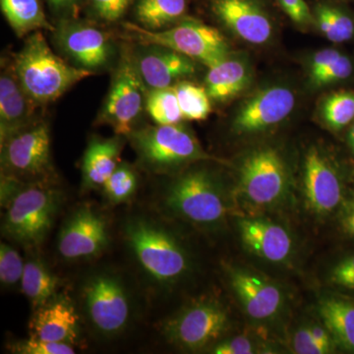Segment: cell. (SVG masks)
I'll return each instance as SVG.
<instances>
[{
  "instance_id": "obj_1",
  "label": "cell",
  "mask_w": 354,
  "mask_h": 354,
  "mask_svg": "<svg viewBox=\"0 0 354 354\" xmlns=\"http://www.w3.org/2000/svg\"><path fill=\"white\" fill-rule=\"evenodd\" d=\"M123 235L133 259L153 286L171 288L189 274L188 251L169 228L152 216H130Z\"/></svg>"
},
{
  "instance_id": "obj_2",
  "label": "cell",
  "mask_w": 354,
  "mask_h": 354,
  "mask_svg": "<svg viewBox=\"0 0 354 354\" xmlns=\"http://www.w3.org/2000/svg\"><path fill=\"white\" fill-rule=\"evenodd\" d=\"M19 82L39 106L62 97L93 72L70 64L53 53L43 32H32L12 60Z\"/></svg>"
},
{
  "instance_id": "obj_3",
  "label": "cell",
  "mask_w": 354,
  "mask_h": 354,
  "mask_svg": "<svg viewBox=\"0 0 354 354\" xmlns=\"http://www.w3.org/2000/svg\"><path fill=\"white\" fill-rule=\"evenodd\" d=\"M162 204L171 215L196 227L215 228L228 211L227 195L218 177L206 169H193L167 184Z\"/></svg>"
},
{
  "instance_id": "obj_4",
  "label": "cell",
  "mask_w": 354,
  "mask_h": 354,
  "mask_svg": "<svg viewBox=\"0 0 354 354\" xmlns=\"http://www.w3.org/2000/svg\"><path fill=\"white\" fill-rule=\"evenodd\" d=\"M64 195L53 183H26L6 207L2 235L28 248L41 245L55 225Z\"/></svg>"
},
{
  "instance_id": "obj_5",
  "label": "cell",
  "mask_w": 354,
  "mask_h": 354,
  "mask_svg": "<svg viewBox=\"0 0 354 354\" xmlns=\"http://www.w3.org/2000/svg\"><path fill=\"white\" fill-rule=\"evenodd\" d=\"M127 138L140 165L152 174H169L191 162L209 158L196 137L180 123L136 128Z\"/></svg>"
},
{
  "instance_id": "obj_6",
  "label": "cell",
  "mask_w": 354,
  "mask_h": 354,
  "mask_svg": "<svg viewBox=\"0 0 354 354\" xmlns=\"http://www.w3.org/2000/svg\"><path fill=\"white\" fill-rule=\"evenodd\" d=\"M80 298L88 323L102 337H118L131 322V295L121 277L113 272L91 274L81 286Z\"/></svg>"
},
{
  "instance_id": "obj_7",
  "label": "cell",
  "mask_w": 354,
  "mask_h": 354,
  "mask_svg": "<svg viewBox=\"0 0 354 354\" xmlns=\"http://www.w3.org/2000/svg\"><path fill=\"white\" fill-rule=\"evenodd\" d=\"M128 36L142 44H157L213 66L230 55L227 39L216 28L196 20H181L169 29L149 31L138 24L124 23Z\"/></svg>"
},
{
  "instance_id": "obj_8",
  "label": "cell",
  "mask_w": 354,
  "mask_h": 354,
  "mask_svg": "<svg viewBox=\"0 0 354 354\" xmlns=\"http://www.w3.org/2000/svg\"><path fill=\"white\" fill-rule=\"evenodd\" d=\"M148 88L140 76L132 48L124 46L111 79L106 101L97 115V124L108 125L115 135L127 137L136 129L144 109Z\"/></svg>"
},
{
  "instance_id": "obj_9",
  "label": "cell",
  "mask_w": 354,
  "mask_h": 354,
  "mask_svg": "<svg viewBox=\"0 0 354 354\" xmlns=\"http://www.w3.org/2000/svg\"><path fill=\"white\" fill-rule=\"evenodd\" d=\"M50 131L48 123L38 120L1 143L2 176L28 183H53Z\"/></svg>"
},
{
  "instance_id": "obj_10",
  "label": "cell",
  "mask_w": 354,
  "mask_h": 354,
  "mask_svg": "<svg viewBox=\"0 0 354 354\" xmlns=\"http://www.w3.org/2000/svg\"><path fill=\"white\" fill-rule=\"evenodd\" d=\"M227 310L214 298H201L186 305L162 327L171 344L187 351H200L218 341L228 327Z\"/></svg>"
},
{
  "instance_id": "obj_11",
  "label": "cell",
  "mask_w": 354,
  "mask_h": 354,
  "mask_svg": "<svg viewBox=\"0 0 354 354\" xmlns=\"http://www.w3.org/2000/svg\"><path fill=\"white\" fill-rule=\"evenodd\" d=\"M53 32L58 48L79 68L95 73L113 62L115 55L113 39L97 26L76 18L62 19Z\"/></svg>"
},
{
  "instance_id": "obj_12",
  "label": "cell",
  "mask_w": 354,
  "mask_h": 354,
  "mask_svg": "<svg viewBox=\"0 0 354 354\" xmlns=\"http://www.w3.org/2000/svg\"><path fill=\"white\" fill-rule=\"evenodd\" d=\"M288 186L285 162L271 148L249 153L239 167V188L247 202L254 206L277 204L286 196Z\"/></svg>"
},
{
  "instance_id": "obj_13",
  "label": "cell",
  "mask_w": 354,
  "mask_h": 354,
  "mask_svg": "<svg viewBox=\"0 0 354 354\" xmlns=\"http://www.w3.org/2000/svg\"><path fill=\"white\" fill-rule=\"evenodd\" d=\"M111 243L108 220L99 209L82 205L62 223L57 251L66 261H88L101 256Z\"/></svg>"
},
{
  "instance_id": "obj_14",
  "label": "cell",
  "mask_w": 354,
  "mask_h": 354,
  "mask_svg": "<svg viewBox=\"0 0 354 354\" xmlns=\"http://www.w3.org/2000/svg\"><path fill=\"white\" fill-rule=\"evenodd\" d=\"M133 57L148 90L171 88L196 72V62L181 53L157 46L138 44Z\"/></svg>"
},
{
  "instance_id": "obj_15",
  "label": "cell",
  "mask_w": 354,
  "mask_h": 354,
  "mask_svg": "<svg viewBox=\"0 0 354 354\" xmlns=\"http://www.w3.org/2000/svg\"><path fill=\"white\" fill-rule=\"evenodd\" d=\"M295 106V95L290 88H266L244 102L235 116L232 128L239 134L264 131L285 120Z\"/></svg>"
},
{
  "instance_id": "obj_16",
  "label": "cell",
  "mask_w": 354,
  "mask_h": 354,
  "mask_svg": "<svg viewBox=\"0 0 354 354\" xmlns=\"http://www.w3.org/2000/svg\"><path fill=\"white\" fill-rule=\"evenodd\" d=\"M228 281L247 315L266 321L278 315L283 307V293L279 286L257 272L243 268L228 270Z\"/></svg>"
},
{
  "instance_id": "obj_17",
  "label": "cell",
  "mask_w": 354,
  "mask_h": 354,
  "mask_svg": "<svg viewBox=\"0 0 354 354\" xmlns=\"http://www.w3.org/2000/svg\"><path fill=\"white\" fill-rule=\"evenodd\" d=\"M304 183L307 204L317 215H329L341 204L342 186L339 174L315 147L305 156Z\"/></svg>"
},
{
  "instance_id": "obj_18",
  "label": "cell",
  "mask_w": 354,
  "mask_h": 354,
  "mask_svg": "<svg viewBox=\"0 0 354 354\" xmlns=\"http://www.w3.org/2000/svg\"><path fill=\"white\" fill-rule=\"evenodd\" d=\"M39 104L19 82L12 62L2 59L0 74V143L38 120Z\"/></svg>"
},
{
  "instance_id": "obj_19",
  "label": "cell",
  "mask_w": 354,
  "mask_h": 354,
  "mask_svg": "<svg viewBox=\"0 0 354 354\" xmlns=\"http://www.w3.org/2000/svg\"><path fill=\"white\" fill-rule=\"evenodd\" d=\"M213 9L218 19L247 43L263 44L271 39V21L254 0H215Z\"/></svg>"
},
{
  "instance_id": "obj_20",
  "label": "cell",
  "mask_w": 354,
  "mask_h": 354,
  "mask_svg": "<svg viewBox=\"0 0 354 354\" xmlns=\"http://www.w3.org/2000/svg\"><path fill=\"white\" fill-rule=\"evenodd\" d=\"M244 245L268 262L283 263L293 250L292 237L283 225L259 218H242L237 223Z\"/></svg>"
},
{
  "instance_id": "obj_21",
  "label": "cell",
  "mask_w": 354,
  "mask_h": 354,
  "mask_svg": "<svg viewBox=\"0 0 354 354\" xmlns=\"http://www.w3.org/2000/svg\"><path fill=\"white\" fill-rule=\"evenodd\" d=\"M73 304L64 297L53 298L35 310L30 330L31 335L43 341L75 344L80 335V320Z\"/></svg>"
},
{
  "instance_id": "obj_22",
  "label": "cell",
  "mask_w": 354,
  "mask_h": 354,
  "mask_svg": "<svg viewBox=\"0 0 354 354\" xmlns=\"http://www.w3.org/2000/svg\"><path fill=\"white\" fill-rule=\"evenodd\" d=\"M124 136L115 135L111 138L93 137L88 142L82 160V189H102L109 176L121 162Z\"/></svg>"
},
{
  "instance_id": "obj_23",
  "label": "cell",
  "mask_w": 354,
  "mask_h": 354,
  "mask_svg": "<svg viewBox=\"0 0 354 354\" xmlns=\"http://www.w3.org/2000/svg\"><path fill=\"white\" fill-rule=\"evenodd\" d=\"M248 65L239 58L228 55L213 66L209 67L205 78V88L215 102H227L241 94L250 82Z\"/></svg>"
},
{
  "instance_id": "obj_24",
  "label": "cell",
  "mask_w": 354,
  "mask_h": 354,
  "mask_svg": "<svg viewBox=\"0 0 354 354\" xmlns=\"http://www.w3.org/2000/svg\"><path fill=\"white\" fill-rule=\"evenodd\" d=\"M20 286L32 309L37 310L57 297L60 279L43 260L30 258L25 261Z\"/></svg>"
},
{
  "instance_id": "obj_25",
  "label": "cell",
  "mask_w": 354,
  "mask_h": 354,
  "mask_svg": "<svg viewBox=\"0 0 354 354\" xmlns=\"http://www.w3.org/2000/svg\"><path fill=\"white\" fill-rule=\"evenodd\" d=\"M0 6L7 22L19 38L41 30H55L48 22L39 0H0Z\"/></svg>"
},
{
  "instance_id": "obj_26",
  "label": "cell",
  "mask_w": 354,
  "mask_h": 354,
  "mask_svg": "<svg viewBox=\"0 0 354 354\" xmlns=\"http://www.w3.org/2000/svg\"><path fill=\"white\" fill-rule=\"evenodd\" d=\"M186 9V0H137L134 14L144 29L162 31L180 22Z\"/></svg>"
},
{
  "instance_id": "obj_27",
  "label": "cell",
  "mask_w": 354,
  "mask_h": 354,
  "mask_svg": "<svg viewBox=\"0 0 354 354\" xmlns=\"http://www.w3.org/2000/svg\"><path fill=\"white\" fill-rule=\"evenodd\" d=\"M319 314L335 341L354 351V305L339 298H326L319 304Z\"/></svg>"
},
{
  "instance_id": "obj_28",
  "label": "cell",
  "mask_w": 354,
  "mask_h": 354,
  "mask_svg": "<svg viewBox=\"0 0 354 354\" xmlns=\"http://www.w3.org/2000/svg\"><path fill=\"white\" fill-rule=\"evenodd\" d=\"M146 111L156 124H179L184 120L174 88L148 90Z\"/></svg>"
},
{
  "instance_id": "obj_29",
  "label": "cell",
  "mask_w": 354,
  "mask_h": 354,
  "mask_svg": "<svg viewBox=\"0 0 354 354\" xmlns=\"http://www.w3.org/2000/svg\"><path fill=\"white\" fill-rule=\"evenodd\" d=\"M176 92L184 120H204L212 111L211 97L206 88L180 81L172 86Z\"/></svg>"
},
{
  "instance_id": "obj_30",
  "label": "cell",
  "mask_w": 354,
  "mask_h": 354,
  "mask_svg": "<svg viewBox=\"0 0 354 354\" xmlns=\"http://www.w3.org/2000/svg\"><path fill=\"white\" fill-rule=\"evenodd\" d=\"M137 188L136 171L131 165L121 160L101 190L109 204L120 205L130 201L136 194Z\"/></svg>"
},
{
  "instance_id": "obj_31",
  "label": "cell",
  "mask_w": 354,
  "mask_h": 354,
  "mask_svg": "<svg viewBox=\"0 0 354 354\" xmlns=\"http://www.w3.org/2000/svg\"><path fill=\"white\" fill-rule=\"evenodd\" d=\"M322 115L328 127L341 130L354 120V93L337 92L324 102Z\"/></svg>"
},
{
  "instance_id": "obj_32",
  "label": "cell",
  "mask_w": 354,
  "mask_h": 354,
  "mask_svg": "<svg viewBox=\"0 0 354 354\" xmlns=\"http://www.w3.org/2000/svg\"><path fill=\"white\" fill-rule=\"evenodd\" d=\"M25 261L14 247L6 242L0 245V281L3 288H11L21 285Z\"/></svg>"
},
{
  "instance_id": "obj_33",
  "label": "cell",
  "mask_w": 354,
  "mask_h": 354,
  "mask_svg": "<svg viewBox=\"0 0 354 354\" xmlns=\"http://www.w3.org/2000/svg\"><path fill=\"white\" fill-rule=\"evenodd\" d=\"M93 16L104 23L120 21L134 0H86Z\"/></svg>"
},
{
  "instance_id": "obj_34",
  "label": "cell",
  "mask_w": 354,
  "mask_h": 354,
  "mask_svg": "<svg viewBox=\"0 0 354 354\" xmlns=\"http://www.w3.org/2000/svg\"><path fill=\"white\" fill-rule=\"evenodd\" d=\"M11 351L20 354H73L75 348L72 344H58L43 341L36 337L15 342Z\"/></svg>"
},
{
  "instance_id": "obj_35",
  "label": "cell",
  "mask_w": 354,
  "mask_h": 354,
  "mask_svg": "<svg viewBox=\"0 0 354 354\" xmlns=\"http://www.w3.org/2000/svg\"><path fill=\"white\" fill-rule=\"evenodd\" d=\"M353 66L351 59L346 55H341V57L328 68L323 70L318 75L310 78V82L317 87L341 82L353 74Z\"/></svg>"
},
{
  "instance_id": "obj_36",
  "label": "cell",
  "mask_w": 354,
  "mask_h": 354,
  "mask_svg": "<svg viewBox=\"0 0 354 354\" xmlns=\"http://www.w3.org/2000/svg\"><path fill=\"white\" fill-rule=\"evenodd\" d=\"M337 32L341 43L348 41L354 36V22L351 16L337 7L329 4H319Z\"/></svg>"
},
{
  "instance_id": "obj_37",
  "label": "cell",
  "mask_w": 354,
  "mask_h": 354,
  "mask_svg": "<svg viewBox=\"0 0 354 354\" xmlns=\"http://www.w3.org/2000/svg\"><path fill=\"white\" fill-rule=\"evenodd\" d=\"M292 348L298 354H325L330 353L333 349L315 339L310 327L297 330L293 337Z\"/></svg>"
},
{
  "instance_id": "obj_38",
  "label": "cell",
  "mask_w": 354,
  "mask_h": 354,
  "mask_svg": "<svg viewBox=\"0 0 354 354\" xmlns=\"http://www.w3.org/2000/svg\"><path fill=\"white\" fill-rule=\"evenodd\" d=\"M211 353L215 354H252L257 353V348L251 339L244 337H236L216 344L212 348Z\"/></svg>"
},
{
  "instance_id": "obj_39",
  "label": "cell",
  "mask_w": 354,
  "mask_h": 354,
  "mask_svg": "<svg viewBox=\"0 0 354 354\" xmlns=\"http://www.w3.org/2000/svg\"><path fill=\"white\" fill-rule=\"evenodd\" d=\"M330 279L334 285L354 290V255L337 263L330 272Z\"/></svg>"
},
{
  "instance_id": "obj_40",
  "label": "cell",
  "mask_w": 354,
  "mask_h": 354,
  "mask_svg": "<svg viewBox=\"0 0 354 354\" xmlns=\"http://www.w3.org/2000/svg\"><path fill=\"white\" fill-rule=\"evenodd\" d=\"M286 15L297 24H307L311 21L310 9L305 0H279Z\"/></svg>"
},
{
  "instance_id": "obj_41",
  "label": "cell",
  "mask_w": 354,
  "mask_h": 354,
  "mask_svg": "<svg viewBox=\"0 0 354 354\" xmlns=\"http://www.w3.org/2000/svg\"><path fill=\"white\" fill-rule=\"evenodd\" d=\"M50 10L62 19H73L78 15L85 0H46Z\"/></svg>"
},
{
  "instance_id": "obj_42",
  "label": "cell",
  "mask_w": 354,
  "mask_h": 354,
  "mask_svg": "<svg viewBox=\"0 0 354 354\" xmlns=\"http://www.w3.org/2000/svg\"><path fill=\"white\" fill-rule=\"evenodd\" d=\"M341 53L333 48L318 51L312 58L311 65H310V78L318 75L323 70L328 68L341 57Z\"/></svg>"
},
{
  "instance_id": "obj_43",
  "label": "cell",
  "mask_w": 354,
  "mask_h": 354,
  "mask_svg": "<svg viewBox=\"0 0 354 354\" xmlns=\"http://www.w3.org/2000/svg\"><path fill=\"white\" fill-rule=\"evenodd\" d=\"M341 225L342 230L346 234L354 236V200L344 209L342 214Z\"/></svg>"
},
{
  "instance_id": "obj_44",
  "label": "cell",
  "mask_w": 354,
  "mask_h": 354,
  "mask_svg": "<svg viewBox=\"0 0 354 354\" xmlns=\"http://www.w3.org/2000/svg\"><path fill=\"white\" fill-rule=\"evenodd\" d=\"M348 142L349 146L351 147L354 153V124L353 127H351V131L348 133Z\"/></svg>"
}]
</instances>
